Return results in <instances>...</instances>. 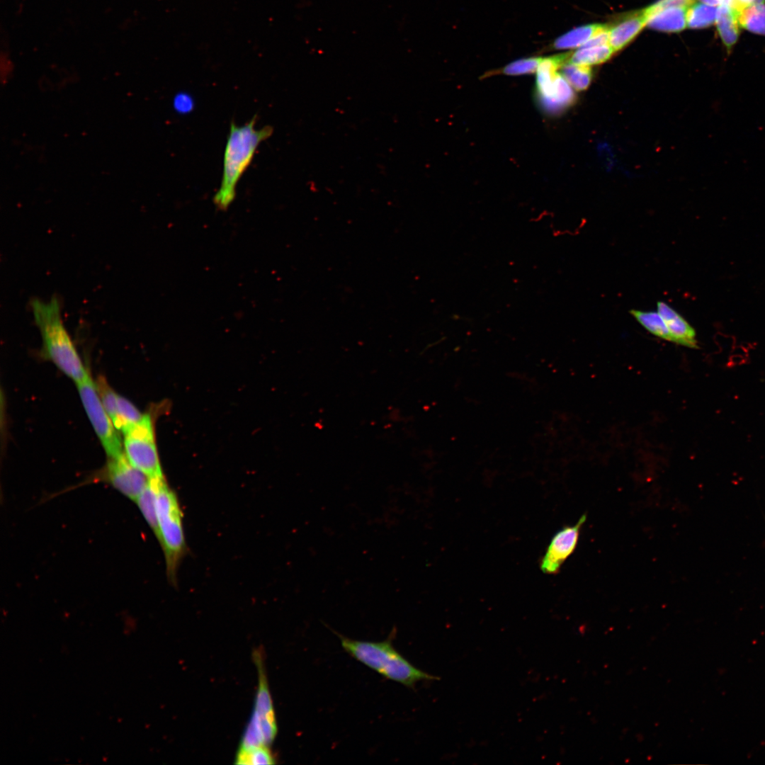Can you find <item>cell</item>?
I'll return each mask as SVG.
<instances>
[{
	"label": "cell",
	"mask_w": 765,
	"mask_h": 765,
	"mask_svg": "<svg viewBox=\"0 0 765 765\" xmlns=\"http://www.w3.org/2000/svg\"><path fill=\"white\" fill-rule=\"evenodd\" d=\"M693 3L694 0H659L645 8L644 12L647 19V16L656 11L670 7L688 8Z\"/></svg>",
	"instance_id": "obj_25"
},
{
	"label": "cell",
	"mask_w": 765,
	"mask_h": 765,
	"mask_svg": "<svg viewBox=\"0 0 765 765\" xmlns=\"http://www.w3.org/2000/svg\"><path fill=\"white\" fill-rule=\"evenodd\" d=\"M104 476L115 489L135 502L150 480L134 467L124 453L118 457L108 458Z\"/></svg>",
	"instance_id": "obj_7"
},
{
	"label": "cell",
	"mask_w": 765,
	"mask_h": 765,
	"mask_svg": "<svg viewBox=\"0 0 765 765\" xmlns=\"http://www.w3.org/2000/svg\"><path fill=\"white\" fill-rule=\"evenodd\" d=\"M76 386L86 414L108 457L115 458L123 454L119 434L102 404L96 384L89 374L76 383Z\"/></svg>",
	"instance_id": "obj_6"
},
{
	"label": "cell",
	"mask_w": 765,
	"mask_h": 765,
	"mask_svg": "<svg viewBox=\"0 0 765 765\" xmlns=\"http://www.w3.org/2000/svg\"><path fill=\"white\" fill-rule=\"evenodd\" d=\"M613 52L609 45L581 47L570 56L569 62L586 66L598 64L607 61Z\"/></svg>",
	"instance_id": "obj_17"
},
{
	"label": "cell",
	"mask_w": 765,
	"mask_h": 765,
	"mask_svg": "<svg viewBox=\"0 0 765 765\" xmlns=\"http://www.w3.org/2000/svg\"><path fill=\"white\" fill-rule=\"evenodd\" d=\"M740 28L754 34L765 36V4H752L739 14Z\"/></svg>",
	"instance_id": "obj_14"
},
{
	"label": "cell",
	"mask_w": 765,
	"mask_h": 765,
	"mask_svg": "<svg viewBox=\"0 0 765 765\" xmlns=\"http://www.w3.org/2000/svg\"><path fill=\"white\" fill-rule=\"evenodd\" d=\"M541 57L523 58L506 65L502 72L507 75H521L531 74L537 71Z\"/></svg>",
	"instance_id": "obj_24"
},
{
	"label": "cell",
	"mask_w": 765,
	"mask_h": 765,
	"mask_svg": "<svg viewBox=\"0 0 765 765\" xmlns=\"http://www.w3.org/2000/svg\"><path fill=\"white\" fill-rule=\"evenodd\" d=\"M562 68V75L577 91H583L590 84L593 72L589 66L566 62Z\"/></svg>",
	"instance_id": "obj_21"
},
{
	"label": "cell",
	"mask_w": 765,
	"mask_h": 765,
	"mask_svg": "<svg viewBox=\"0 0 765 765\" xmlns=\"http://www.w3.org/2000/svg\"><path fill=\"white\" fill-rule=\"evenodd\" d=\"M144 416L129 400L118 395V415L113 424L117 430L125 433Z\"/></svg>",
	"instance_id": "obj_19"
},
{
	"label": "cell",
	"mask_w": 765,
	"mask_h": 765,
	"mask_svg": "<svg viewBox=\"0 0 765 765\" xmlns=\"http://www.w3.org/2000/svg\"><path fill=\"white\" fill-rule=\"evenodd\" d=\"M739 14V11L727 5H720L717 8L716 28L727 56L731 54L740 34Z\"/></svg>",
	"instance_id": "obj_11"
},
{
	"label": "cell",
	"mask_w": 765,
	"mask_h": 765,
	"mask_svg": "<svg viewBox=\"0 0 765 765\" xmlns=\"http://www.w3.org/2000/svg\"><path fill=\"white\" fill-rule=\"evenodd\" d=\"M341 646L351 656L387 679L412 687L421 680H436L437 676L426 673L411 664L391 644L382 642L359 641L341 637Z\"/></svg>",
	"instance_id": "obj_3"
},
{
	"label": "cell",
	"mask_w": 765,
	"mask_h": 765,
	"mask_svg": "<svg viewBox=\"0 0 765 765\" xmlns=\"http://www.w3.org/2000/svg\"><path fill=\"white\" fill-rule=\"evenodd\" d=\"M256 120L254 115L241 126L231 122L224 152L221 183L213 197L215 205L220 210H227L234 201L237 183L250 165L259 144L273 134L271 125L256 129Z\"/></svg>",
	"instance_id": "obj_2"
},
{
	"label": "cell",
	"mask_w": 765,
	"mask_h": 765,
	"mask_svg": "<svg viewBox=\"0 0 765 765\" xmlns=\"http://www.w3.org/2000/svg\"><path fill=\"white\" fill-rule=\"evenodd\" d=\"M657 312L664 320L672 342L691 348H698L695 329L681 315L662 301L657 302Z\"/></svg>",
	"instance_id": "obj_9"
},
{
	"label": "cell",
	"mask_w": 765,
	"mask_h": 765,
	"mask_svg": "<svg viewBox=\"0 0 765 765\" xmlns=\"http://www.w3.org/2000/svg\"><path fill=\"white\" fill-rule=\"evenodd\" d=\"M586 521L583 515L574 526H565L552 538L540 562V569L545 574L557 573L563 562L574 550L582 524Z\"/></svg>",
	"instance_id": "obj_8"
},
{
	"label": "cell",
	"mask_w": 765,
	"mask_h": 765,
	"mask_svg": "<svg viewBox=\"0 0 765 765\" xmlns=\"http://www.w3.org/2000/svg\"><path fill=\"white\" fill-rule=\"evenodd\" d=\"M699 1L703 4H707V5H709V6H720V2H719L718 0H699Z\"/></svg>",
	"instance_id": "obj_28"
},
{
	"label": "cell",
	"mask_w": 765,
	"mask_h": 765,
	"mask_svg": "<svg viewBox=\"0 0 765 765\" xmlns=\"http://www.w3.org/2000/svg\"><path fill=\"white\" fill-rule=\"evenodd\" d=\"M95 384L102 404L114 424L118 415V395L103 376H100Z\"/></svg>",
	"instance_id": "obj_23"
},
{
	"label": "cell",
	"mask_w": 765,
	"mask_h": 765,
	"mask_svg": "<svg viewBox=\"0 0 765 765\" xmlns=\"http://www.w3.org/2000/svg\"><path fill=\"white\" fill-rule=\"evenodd\" d=\"M30 305L45 356L76 384L84 380L89 373L63 324L57 298L47 301L34 298Z\"/></svg>",
	"instance_id": "obj_1"
},
{
	"label": "cell",
	"mask_w": 765,
	"mask_h": 765,
	"mask_svg": "<svg viewBox=\"0 0 765 765\" xmlns=\"http://www.w3.org/2000/svg\"><path fill=\"white\" fill-rule=\"evenodd\" d=\"M765 0H752V4H764Z\"/></svg>",
	"instance_id": "obj_29"
},
{
	"label": "cell",
	"mask_w": 765,
	"mask_h": 765,
	"mask_svg": "<svg viewBox=\"0 0 765 765\" xmlns=\"http://www.w3.org/2000/svg\"><path fill=\"white\" fill-rule=\"evenodd\" d=\"M717 7L693 3L686 11V24L692 29L706 28L715 23Z\"/></svg>",
	"instance_id": "obj_18"
},
{
	"label": "cell",
	"mask_w": 765,
	"mask_h": 765,
	"mask_svg": "<svg viewBox=\"0 0 765 765\" xmlns=\"http://www.w3.org/2000/svg\"><path fill=\"white\" fill-rule=\"evenodd\" d=\"M602 24H588L571 30L557 38L553 47L557 50L574 48L582 46L598 31Z\"/></svg>",
	"instance_id": "obj_15"
},
{
	"label": "cell",
	"mask_w": 765,
	"mask_h": 765,
	"mask_svg": "<svg viewBox=\"0 0 765 765\" xmlns=\"http://www.w3.org/2000/svg\"><path fill=\"white\" fill-rule=\"evenodd\" d=\"M609 33L610 28L606 25H603L602 27L581 47H587L606 45L609 41Z\"/></svg>",
	"instance_id": "obj_26"
},
{
	"label": "cell",
	"mask_w": 765,
	"mask_h": 765,
	"mask_svg": "<svg viewBox=\"0 0 765 765\" xmlns=\"http://www.w3.org/2000/svg\"><path fill=\"white\" fill-rule=\"evenodd\" d=\"M124 435L125 455L130 463L149 478L164 477L149 414Z\"/></svg>",
	"instance_id": "obj_5"
},
{
	"label": "cell",
	"mask_w": 765,
	"mask_h": 765,
	"mask_svg": "<svg viewBox=\"0 0 765 765\" xmlns=\"http://www.w3.org/2000/svg\"><path fill=\"white\" fill-rule=\"evenodd\" d=\"M152 479L156 491L157 538L164 552L167 574L174 582L178 563L186 550L181 511L176 494L164 477Z\"/></svg>",
	"instance_id": "obj_4"
},
{
	"label": "cell",
	"mask_w": 765,
	"mask_h": 765,
	"mask_svg": "<svg viewBox=\"0 0 765 765\" xmlns=\"http://www.w3.org/2000/svg\"><path fill=\"white\" fill-rule=\"evenodd\" d=\"M155 499V486L152 479H150L147 486L136 499L135 502L149 527L152 529L156 537L158 538L159 525L156 511Z\"/></svg>",
	"instance_id": "obj_16"
},
{
	"label": "cell",
	"mask_w": 765,
	"mask_h": 765,
	"mask_svg": "<svg viewBox=\"0 0 765 765\" xmlns=\"http://www.w3.org/2000/svg\"><path fill=\"white\" fill-rule=\"evenodd\" d=\"M647 23L644 10L625 17L610 28L608 45L614 52L627 45Z\"/></svg>",
	"instance_id": "obj_10"
},
{
	"label": "cell",
	"mask_w": 765,
	"mask_h": 765,
	"mask_svg": "<svg viewBox=\"0 0 765 765\" xmlns=\"http://www.w3.org/2000/svg\"><path fill=\"white\" fill-rule=\"evenodd\" d=\"M237 764H272L274 759L266 746H261L250 749H239L236 757Z\"/></svg>",
	"instance_id": "obj_22"
},
{
	"label": "cell",
	"mask_w": 765,
	"mask_h": 765,
	"mask_svg": "<svg viewBox=\"0 0 765 765\" xmlns=\"http://www.w3.org/2000/svg\"><path fill=\"white\" fill-rule=\"evenodd\" d=\"M174 107L178 112L186 113L193 109V101L188 94L181 93L174 98Z\"/></svg>",
	"instance_id": "obj_27"
},
{
	"label": "cell",
	"mask_w": 765,
	"mask_h": 765,
	"mask_svg": "<svg viewBox=\"0 0 765 765\" xmlns=\"http://www.w3.org/2000/svg\"><path fill=\"white\" fill-rule=\"evenodd\" d=\"M630 313L650 333L661 339L672 341L670 333L658 312L631 310Z\"/></svg>",
	"instance_id": "obj_20"
},
{
	"label": "cell",
	"mask_w": 765,
	"mask_h": 765,
	"mask_svg": "<svg viewBox=\"0 0 765 765\" xmlns=\"http://www.w3.org/2000/svg\"><path fill=\"white\" fill-rule=\"evenodd\" d=\"M688 8L670 7L656 11L647 16L648 28L667 33L683 30L686 26Z\"/></svg>",
	"instance_id": "obj_12"
},
{
	"label": "cell",
	"mask_w": 765,
	"mask_h": 765,
	"mask_svg": "<svg viewBox=\"0 0 765 765\" xmlns=\"http://www.w3.org/2000/svg\"><path fill=\"white\" fill-rule=\"evenodd\" d=\"M254 659L259 671V683L254 712L261 717L274 715L272 700L267 685L264 662L260 651L254 652Z\"/></svg>",
	"instance_id": "obj_13"
}]
</instances>
